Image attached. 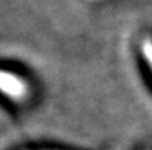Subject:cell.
Returning <instances> with one entry per match:
<instances>
[{
  "mask_svg": "<svg viewBox=\"0 0 152 150\" xmlns=\"http://www.w3.org/2000/svg\"><path fill=\"white\" fill-rule=\"evenodd\" d=\"M140 50H142V54H143V57L146 60L148 68L151 69V72H152V40L151 38L143 40V43L140 46Z\"/></svg>",
  "mask_w": 152,
  "mask_h": 150,
  "instance_id": "7a4b0ae2",
  "label": "cell"
},
{
  "mask_svg": "<svg viewBox=\"0 0 152 150\" xmlns=\"http://www.w3.org/2000/svg\"><path fill=\"white\" fill-rule=\"evenodd\" d=\"M1 90L3 93L13 100H22L28 94L27 83L16 74L3 71L1 72Z\"/></svg>",
  "mask_w": 152,
  "mask_h": 150,
  "instance_id": "6da1fadb",
  "label": "cell"
}]
</instances>
